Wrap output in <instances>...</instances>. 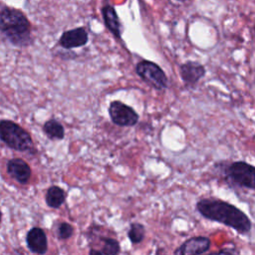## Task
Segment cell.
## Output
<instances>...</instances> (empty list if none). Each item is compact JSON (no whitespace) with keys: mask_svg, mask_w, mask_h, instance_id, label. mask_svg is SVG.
Instances as JSON below:
<instances>
[{"mask_svg":"<svg viewBox=\"0 0 255 255\" xmlns=\"http://www.w3.org/2000/svg\"><path fill=\"white\" fill-rule=\"evenodd\" d=\"M195 207L205 219L228 226L241 235L249 234L252 229V222L247 214L227 201L206 197L199 199Z\"/></svg>","mask_w":255,"mask_h":255,"instance_id":"1","label":"cell"},{"mask_svg":"<svg viewBox=\"0 0 255 255\" xmlns=\"http://www.w3.org/2000/svg\"><path fill=\"white\" fill-rule=\"evenodd\" d=\"M0 32L17 47L32 44L31 23L20 9L8 6L0 1Z\"/></svg>","mask_w":255,"mask_h":255,"instance_id":"2","label":"cell"},{"mask_svg":"<svg viewBox=\"0 0 255 255\" xmlns=\"http://www.w3.org/2000/svg\"><path fill=\"white\" fill-rule=\"evenodd\" d=\"M221 166L222 176L225 182L232 188H255V168L246 161H232L223 163Z\"/></svg>","mask_w":255,"mask_h":255,"instance_id":"3","label":"cell"},{"mask_svg":"<svg viewBox=\"0 0 255 255\" xmlns=\"http://www.w3.org/2000/svg\"><path fill=\"white\" fill-rule=\"evenodd\" d=\"M0 139L9 147L18 151L30 153L37 151L30 133L12 121H0Z\"/></svg>","mask_w":255,"mask_h":255,"instance_id":"4","label":"cell"},{"mask_svg":"<svg viewBox=\"0 0 255 255\" xmlns=\"http://www.w3.org/2000/svg\"><path fill=\"white\" fill-rule=\"evenodd\" d=\"M135 73L144 83L156 91H163L167 88V76L154 62L148 60L139 61L135 65Z\"/></svg>","mask_w":255,"mask_h":255,"instance_id":"5","label":"cell"},{"mask_svg":"<svg viewBox=\"0 0 255 255\" xmlns=\"http://www.w3.org/2000/svg\"><path fill=\"white\" fill-rule=\"evenodd\" d=\"M108 113L111 121L119 127H133L139 120V116L135 110L121 101L111 102Z\"/></svg>","mask_w":255,"mask_h":255,"instance_id":"6","label":"cell"},{"mask_svg":"<svg viewBox=\"0 0 255 255\" xmlns=\"http://www.w3.org/2000/svg\"><path fill=\"white\" fill-rule=\"evenodd\" d=\"M89 42V33L85 27H76L64 31L59 38L58 45L66 50L84 47Z\"/></svg>","mask_w":255,"mask_h":255,"instance_id":"7","label":"cell"},{"mask_svg":"<svg viewBox=\"0 0 255 255\" xmlns=\"http://www.w3.org/2000/svg\"><path fill=\"white\" fill-rule=\"evenodd\" d=\"M211 241L206 236H193L185 240L173 253L175 255H199L210 249Z\"/></svg>","mask_w":255,"mask_h":255,"instance_id":"8","label":"cell"},{"mask_svg":"<svg viewBox=\"0 0 255 255\" xmlns=\"http://www.w3.org/2000/svg\"><path fill=\"white\" fill-rule=\"evenodd\" d=\"M205 74V67L195 61H186L179 66V76L186 86H195Z\"/></svg>","mask_w":255,"mask_h":255,"instance_id":"9","label":"cell"},{"mask_svg":"<svg viewBox=\"0 0 255 255\" xmlns=\"http://www.w3.org/2000/svg\"><path fill=\"white\" fill-rule=\"evenodd\" d=\"M26 243L29 250L35 254H45L48 250L47 235L40 227H33L28 231Z\"/></svg>","mask_w":255,"mask_h":255,"instance_id":"10","label":"cell"},{"mask_svg":"<svg viewBox=\"0 0 255 255\" xmlns=\"http://www.w3.org/2000/svg\"><path fill=\"white\" fill-rule=\"evenodd\" d=\"M101 11H102V16L107 29L117 39L121 40L122 34H123V25L115 7L112 6L111 4H106L102 7Z\"/></svg>","mask_w":255,"mask_h":255,"instance_id":"11","label":"cell"},{"mask_svg":"<svg viewBox=\"0 0 255 255\" xmlns=\"http://www.w3.org/2000/svg\"><path fill=\"white\" fill-rule=\"evenodd\" d=\"M7 171L11 177L21 184H26L31 177V167L22 158H12L7 163Z\"/></svg>","mask_w":255,"mask_h":255,"instance_id":"12","label":"cell"},{"mask_svg":"<svg viewBox=\"0 0 255 255\" xmlns=\"http://www.w3.org/2000/svg\"><path fill=\"white\" fill-rule=\"evenodd\" d=\"M99 248H91L90 255H117L121 252V245L114 237L99 236Z\"/></svg>","mask_w":255,"mask_h":255,"instance_id":"13","label":"cell"},{"mask_svg":"<svg viewBox=\"0 0 255 255\" xmlns=\"http://www.w3.org/2000/svg\"><path fill=\"white\" fill-rule=\"evenodd\" d=\"M67 191L58 185L50 186L45 195L46 204L51 208H60L67 199Z\"/></svg>","mask_w":255,"mask_h":255,"instance_id":"14","label":"cell"},{"mask_svg":"<svg viewBox=\"0 0 255 255\" xmlns=\"http://www.w3.org/2000/svg\"><path fill=\"white\" fill-rule=\"evenodd\" d=\"M43 131L52 140H61L65 137L64 126L57 119L48 120L43 126Z\"/></svg>","mask_w":255,"mask_h":255,"instance_id":"15","label":"cell"},{"mask_svg":"<svg viewBox=\"0 0 255 255\" xmlns=\"http://www.w3.org/2000/svg\"><path fill=\"white\" fill-rule=\"evenodd\" d=\"M128 237L132 244H139L145 237V227L139 222H132L128 230Z\"/></svg>","mask_w":255,"mask_h":255,"instance_id":"16","label":"cell"},{"mask_svg":"<svg viewBox=\"0 0 255 255\" xmlns=\"http://www.w3.org/2000/svg\"><path fill=\"white\" fill-rule=\"evenodd\" d=\"M55 232L60 240H68L74 234V227L66 221H61L57 223Z\"/></svg>","mask_w":255,"mask_h":255,"instance_id":"17","label":"cell"},{"mask_svg":"<svg viewBox=\"0 0 255 255\" xmlns=\"http://www.w3.org/2000/svg\"><path fill=\"white\" fill-rule=\"evenodd\" d=\"M217 253H219V254H238L239 251L235 247H232V248L220 249Z\"/></svg>","mask_w":255,"mask_h":255,"instance_id":"18","label":"cell"},{"mask_svg":"<svg viewBox=\"0 0 255 255\" xmlns=\"http://www.w3.org/2000/svg\"><path fill=\"white\" fill-rule=\"evenodd\" d=\"M171 1L178 5H183V4H188L191 0H171Z\"/></svg>","mask_w":255,"mask_h":255,"instance_id":"19","label":"cell"},{"mask_svg":"<svg viewBox=\"0 0 255 255\" xmlns=\"http://www.w3.org/2000/svg\"><path fill=\"white\" fill-rule=\"evenodd\" d=\"M1 218H2V212H1V210H0V222H1Z\"/></svg>","mask_w":255,"mask_h":255,"instance_id":"20","label":"cell"}]
</instances>
